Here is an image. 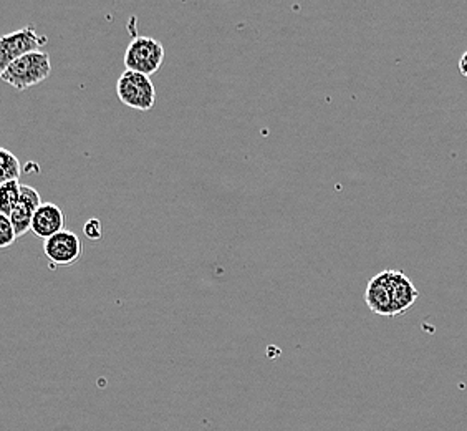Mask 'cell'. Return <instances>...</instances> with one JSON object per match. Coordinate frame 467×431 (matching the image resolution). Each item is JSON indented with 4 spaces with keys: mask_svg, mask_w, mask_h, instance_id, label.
<instances>
[{
    "mask_svg": "<svg viewBox=\"0 0 467 431\" xmlns=\"http://www.w3.org/2000/svg\"><path fill=\"white\" fill-rule=\"evenodd\" d=\"M365 299H367V304L371 312L383 315V317H396L388 270H383L375 278L369 279Z\"/></svg>",
    "mask_w": 467,
    "mask_h": 431,
    "instance_id": "7",
    "label": "cell"
},
{
    "mask_svg": "<svg viewBox=\"0 0 467 431\" xmlns=\"http://www.w3.org/2000/svg\"><path fill=\"white\" fill-rule=\"evenodd\" d=\"M459 72L462 73L464 79H467V52H464L459 60Z\"/></svg>",
    "mask_w": 467,
    "mask_h": 431,
    "instance_id": "14",
    "label": "cell"
},
{
    "mask_svg": "<svg viewBox=\"0 0 467 431\" xmlns=\"http://www.w3.org/2000/svg\"><path fill=\"white\" fill-rule=\"evenodd\" d=\"M65 223H67V217L60 207L54 203H44L34 216L32 231L36 237L47 241L55 234L65 231Z\"/></svg>",
    "mask_w": 467,
    "mask_h": 431,
    "instance_id": "8",
    "label": "cell"
},
{
    "mask_svg": "<svg viewBox=\"0 0 467 431\" xmlns=\"http://www.w3.org/2000/svg\"><path fill=\"white\" fill-rule=\"evenodd\" d=\"M164 62V47L153 37H135L125 52L126 70L151 77Z\"/></svg>",
    "mask_w": 467,
    "mask_h": 431,
    "instance_id": "2",
    "label": "cell"
},
{
    "mask_svg": "<svg viewBox=\"0 0 467 431\" xmlns=\"http://www.w3.org/2000/svg\"><path fill=\"white\" fill-rule=\"evenodd\" d=\"M20 188L22 184L18 181H9L0 184V194H2V205H0V215L10 216L12 209L17 206L20 199Z\"/></svg>",
    "mask_w": 467,
    "mask_h": 431,
    "instance_id": "11",
    "label": "cell"
},
{
    "mask_svg": "<svg viewBox=\"0 0 467 431\" xmlns=\"http://www.w3.org/2000/svg\"><path fill=\"white\" fill-rule=\"evenodd\" d=\"M52 73V60L47 52H34L10 63L0 79L16 90L26 91L46 81Z\"/></svg>",
    "mask_w": 467,
    "mask_h": 431,
    "instance_id": "1",
    "label": "cell"
},
{
    "mask_svg": "<svg viewBox=\"0 0 467 431\" xmlns=\"http://www.w3.org/2000/svg\"><path fill=\"white\" fill-rule=\"evenodd\" d=\"M46 44L47 37L38 36L32 26H26L17 32L2 37L0 38V73L18 58L34 52H40V48Z\"/></svg>",
    "mask_w": 467,
    "mask_h": 431,
    "instance_id": "4",
    "label": "cell"
},
{
    "mask_svg": "<svg viewBox=\"0 0 467 431\" xmlns=\"http://www.w3.org/2000/svg\"><path fill=\"white\" fill-rule=\"evenodd\" d=\"M83 233L85 236L88 237V239H93V241H99V237H101V223H99V219H90V221H87V225L83 227Z\"/></svg>",
    "mask_w": 467,
    "mask_h": 431,
    "instance_id": "13",
    "label": "cell"
},
{
    "mask_svg": "<svg viewBox=\"0 0 467 431\" xmlns=\"http://www.w3.org/2000/svg\"><path fill=\"white\" fill-rule=\"evenodd\" d=\"M388 278H389V288L393 294L395 314H405L408 309L414 306V302L420 297V292H418V289L414 288L411 279L408 278L401 270H388Z\"/></svg>",
    "mask_w": 467,
    "mask_h": 431,
    "instance_id": "9",
    "label": "cell"
},
{
    "mask_svg": "<svg viewBox=\"0 0 467 431\" xmlns=\"http://www.w3.org/2000/svg\"><path fill=\"white\" fill-rule=\"evenodd\" d=\"M48 261L54 266H72L73 262L78 261L83 254V243L77 234L65 229L62 233L55 234L50 239L44 243Z\"/></svg>",
    "mask_w": 467,
    "mask_h": 431,
    "instance_id": "5",
    "label": "cell"
},
{
    "mask_svg": "<svg viewBox=\"0 0 467 431\" xmlns=\"http://www.w3.org/2000/svg\"><path fill=\"white\" fill-rule=\"evenodd\" d=\"M42 198L40 193L36 188L28 186V184H22L20 188V199H18L17 206L12 209L10 213V221L12 226L17 233V237L24 236L32 229V223H34V216H36L38 207L42 206Z\"/></svg>",
    "mask_w": 467,
    "mask_h": 431,
    "instance_id": "6",
    "label": "cell"
},
{
    "mask_svg": "<svg viewBox=\"0 0 467 431\" xmlns=\"http://www.w3.org/2000/svg\"><path fill=\"white\" fill-rule=\"evenodd\" d=\"M117 95L126 107L148 111L153 110L156 103V89L150 77L143 73L125 70L117 81Z\"/></svg>",
    "mask_w": 467,
    "mask_h": 431,
    "instance_id": "3",
    "label": "cell"
},
{
    "mask_svg": "<svg viewBox=\"0 0 467 431\" xmlns=\"http://www.w3.org/2000/svg\"><path fill=\"white\" fill-rule=\"evenodd\" d=\"M17 241V233L12 226L9 216L0 215V247L5 249Z\"/></svg>",
    "mask_w": 467,
    "mask_h": 431,
    "instance_id": "12",
    "label": "cell"
},
{
    "mask_svg": "<svg viewBox=\"0 0 467 431\" xmlns=\"http://www.w3.org/2000/svg\"><path fill=\"white\" fill-rule=\"evenodd\" d=\"M0 184L4 183H9V181H18L20 178V163H18L17 156L14 153H10L7 148H2L0 150Z\"/></svg>",
    "mask_w": 467,
    "mask_h": 431,
    "instance_id": "10",
    "label": "cell"
}]
</instances>
